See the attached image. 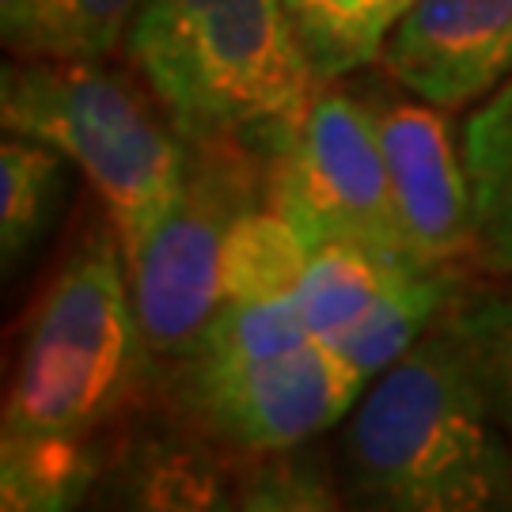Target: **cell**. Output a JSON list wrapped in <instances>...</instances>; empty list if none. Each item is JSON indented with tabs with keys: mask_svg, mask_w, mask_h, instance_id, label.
I'll return each instance as SVG.
<instances>
[{
	"mask_svg": "<svg viewBox=\"0 0 512 512\" xmlns=\"http://www.w3.org/2000/svg\"><path fill=\"white\" fill-rule=\"evenodd\" d=\"M346 467L353 490L380 509H512V440L452 311L353 406Z\"/></svg>",
	"mask_w": 512,
	"mask_h": 512,
	"instance_id": "obj_1",
	"label": "cell"
},
{
	"mask_svg": "<svg viewBox=\"0 0 512 512\" xmlns=\"http://www.w3.org/2000/svg\"><path fill=\"white\" fill-rule=\"evenodd\" d=\"M126 54L186 145L262 152L323 84L285 0H141Z\"/></svg>",
	"mask_w": 512,
	"mask_h": 512,
	"instance_id": "obj_2",
	"label": "cell"
},
{
	"mask_svg": "<svg viewBox=\"0 0 512 512\" xmlns=\"http://www.w3.org/2000/svg\"><path fill=\"white\" fill-rule=\"evenodd\" d=\"M4 133L57 148L88 179L126 262L175 209L190 145L103 61L19 57L0 80Z\"/></svg>",
	"mask_w": 512,
	"mask_h": 512,
	"instance_id": "obj_3",
	"label": "cell"
},
{
	"mask_svg": "<svg viewBox=\"0 0 512 512\" xmlns=\"http://www.w3.org/2000/svg\"><path fill=\"white\" fill-rule=\"evenodd\" d=\"M141 353L122 239L95 228L31 308L4 433L84 440L122 403Z\"/></svg>",
	"mask_w": 512,
	"mask_h": 512,
	"instance_id": "obj_4",
	"label": "cell"
},
{
	"mask_svg": "<svg viewBox=\"0 0 512 512\" xmlns=\"http://www.w3.org/2000/svg\"><path fill=\"white\" fill-rule=\"evenodd\" d=\"M266 202V164L247 145H190L175 209L129 258V293L148 357L183 361L220 304L228 232Z\"/></svg>",
	"mask_w": 512,
	"mask_h": 512,
	"instance_id": "obj_5",
	"label": "cell"
},
{
	"mask_svg": "<svg viewBox=\"0 0 512 512\" xmlns=\"http://www.w3.org/2000/svg\"><path fill=\"white\" fill-rule=\"evenodd\" d=\"M266 205L289 217L304 243L349 239L387 258H414L406 251L376 110L357 95L323 80L308 107L262 148Z\"/></svg>",
	"mask_w": 512,
	"mask_h": 512,
	"instance_id": "obj_6",
	"label": "cell"
},
{
	"mask_svg": "<svg viewBox=\"0 0 512 512\" xmlns=\"http://www.w3.org/2000/svg\"><path fill=\"white\" fill-rule=\"evenodd\" d=\"M368 380L334 346L308 338L251 365L179 361L175 395L205 433L243 452H285L334 429Z\"/></svg>",
	"mask_w": 512,
	"mask_h": 512,
	"instance_id": "obj_7",
	"label": "cell"
},
{
	"mask_svg": "<svg viewBox=\"0 0 512 512\" xmlns=\"http://www.w3.org/2000/svg\"><path fill=\"white\" fill-rule=\"evenodd\" d=\"M376 126L406 251L425 266H456L475 255L463 145L456 148L437 103L376 110Z\"/></svg>",
	"mask_w": 512,
	"mask_h": 512,
	"instance_id": "obj_8",
	"label": "cell"
},
{
	"mask_svg": "<svg viewBox=\"0 0 512 512\" xmlns=\"http://www.w3.org/2000/svg\"><path fill=\"white\" fill-rule=\"evenodd\" d=\"M512 0H418L384 46V69L437 107L478 103L501 80Z\"/></svg>",
	"mask_w": 512,
	"mask_h": 512,
	"instance_id": "obj_9",
	"label": "cell"
},
{
	"mask_svg": "<svg viewBox=\"0 0 512 512\" xmlns=\"http://www.w3.org/2000/svg\"><path fill=\"white\" fill-rule=\"evenodd\" d=\"M463 285L452 266H425L403 258L391 266L384 289L368 311L334 342V349L365 376L368 384L387 372L425 330L459 304Z\"/></svg>",
	"mask_w": 512,
	"mask_h": 512,
	"instance_id": "obj_10",
	"label": "cell"
},
{
	"mask_svg": "<svg viewBox=\"0 0 512 512\" xmlns=\"http://www.w3.org/2000/svg\"><path fill=\"white\" fill-rule=\"evenodd\" d=\"M463 164L471 183L475 262L512 277V73L478 99L463 126Z\"/></svg>",
	"mask_w": 512,
	"mask_h": 512,
	"instance_id": "obj_11",
	"label": "cell"
},
{
	"mask_svg": "<svg viewBox=\"0 0 512 512\" xmlns=\"http://www.w3.org/2000/svg\"><path fill=\"white\" fill-rule=\"evenodd\" d=\"M308 243L274 205H255L232 224L220 262V304H300Z\"/></svg>",
	"mask_w": 512,
	"mask_h": 512,
	"instance_id": "obj_12",
	"label": "cell"
},
{
	"mask_svg": "<svg viewBox=\"0 0 512 512\" xmlns=\"http://www.w3.org/2000/svg\"><path fill=\"white\" fill-rule=\"evenodd\" d=\"M319 80H342L384 57L418 0H285Z\"/></svg>",
	"mask_w": 512,
	"mask_h": 512,
	"instance_id": "obj_13",
	"label": "cell"
},
{
	"mask_svg": "<svg viewBox=\"0 0 512 512\" xmlns=\"http://www.w3.org/2000/svg\"><path fill=\"white\" fill-rule=\"evenodd\" d=\"M395 262L403 258H387L349 239H327L311 247L300 285V315L311 338L334 346L384 289Z\"/></svg>",
	"mask_w": 512,
	"mask_h": 512,
	"instance_id": "obj_14",
	"label": "cell"
},
{
	"mask_svg": "<svg viewBox=\"0 0 512 512\" xmlns=\"http://www.w3.org/2000/svg\"><path fill=\"white\" fill-rule=\"evenodd\" d=\"M65 156L57 148L8 133L0 145V251L12 266L54 224L65 194Z\"/></svg>",
	"mask_w": 512,
	"mask_h": 512,
	"instance_id": "obj_15",
	"label": "cell"
},
{
	"mask_svg": "<svg viewBox=\"0 0 512 512\" xmlns=\"http://www.w3.org/2000/svg\"><path fill=\"white\" fill-rule=\"evenodd\" d=\"M88 475L80 440L65 437H19L4 433V471L0 494L4 509H65L73 505Z\"/></svg>",
	"mask_w": 512,
	"mask_h": 512,
	"instance_id": "obj_16",
	"label": "cell"
},
{
	"mask_svg": "<svg viewBox=\"0 0 512 512\" xmlns=\"http://www.w3.org/2000/svg\"><path fill=\"white\" fill-rule=\"evenodd\" d=\"M311 334L300 304H217L198 346L190 349L194 365H251L296 349Z\"/></svg>",
	"mask_w": 512,
	"mask_h": 512,
	"instance_id": "obj_17",
	"label": "cell"
},
{
	"mask_svg": "<svg viewBox=\"0 0 512 512\" xmlns=\"http://www.w3.org/2000/svg\"><path fill=\"white\" fill-rule=\"evenodd\" d=\"M141 0H42L35 57L107 61L126 46Z\"/></svg>",
	"mask_w": 512,
	"mask_h": 512,
	"instance_id": "obj_18",
	"label": "cell"
},
{
	"mask_svg": "<svg viewBox=\"0 0 512 512\" xmlns=\"http://www.w3.org/2000/svg\"><path fill=\"white\" fill-rule=\"evenodd\" d=\"M452 319L475 349L478 368L494 395L497 418L512 440V289L509 293L459 296Z\"/></svg>",
	"mask_w": 512,
	"mask_h": 512,
	"instance_id": "obj_19",
	"label": "cell"
},
{
	"mask_svg": "<svg viewBox=\"0 0 512 512\" xmlns=\"http://www.w3.org/2000/svg\"><path fill=\"white\" fill-rule=\"evenodd\" d=\"M38 27H42V0H0V35L16 57L38 54Z\"/></svg>",
	"mask_w": 512,
	"mask_h": 512,
	"instance_id": "obj_20",
	"label": "cell"
},
{
	"mask_svg": "<svg viewBox=\"0 0 512 512\" xmlns=\"http://www.w3.org/2000/svg\"><path fill=\"white\" fill-rule=\"evenodd\" d=\"M512 73V35L505 38V46H501V80Z\"/></svg>",
	"mask_w": 512,
	"mask_h": 512,
	"instance_id": "obj_21",
	"label": "cell"
}]
</instances>
